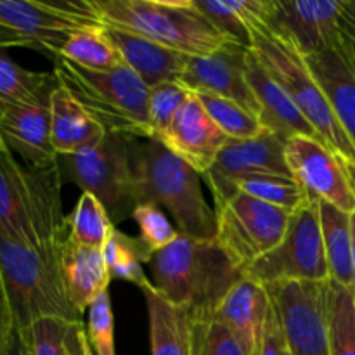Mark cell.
<instances>
[{
	"label": "cell",
	"mask_w": 355,
	"mask_h": 355,
	"mask_svg": "<svg viewBox=\"0 0 355 355\" xmlns=\"http://www.w3.org/2000/svg\"><path fill=\"white\" fill-rule=\"evenodd\" d=\"M218 33L234 44L252 45L255 28L267 24L274 0H193Z\"/></svg>",
	"instance_id": "cell-26"
},
{
	"label": "cell",
	"mask_w": 355,
	"mask_h": 355,
	"mask_svg": "<svg viewBox=\"0 0 355 355\" xmlns=\"http://www.w3.org/2000/svg\"><path fill=\"white\" fill-rule=\"evenodd\" d=\"M245 276L263 286L329 281L318 200H307L291 214L279 245L255 260L245 270Z\"/></svg>",
	"instance_id": "cell-9"
},
{
	"label": "cell",
	"mask_w": 355,
	"mask_h": 355,
	"mask_svg": "<svg viewBox=\"0 0 355 355\" xmlns=\"http://www.w3.org/2000/svg\"><path fill=\"white\" fill-rule=\"evenodd\" d=\"M193 335L194 355H257L255 340L214 318L193 321Z\"/></svg>",
	"instance_id": "cell-33"
},
{
	"label": "cell",
	"mask_w": 355,
	"mask_h": 355,
	"mask_svg": "<svg viewBox=\"0 0 355 355\" xmlns=\"http://www.w3.org/2000/svg\"><path fill=\"white\" fill-rule=\"evenodd\" d=\"M87 338L96 355H116L114 350V314L110 291H103L89 307Z\"/></svg>",
	"instance_id": "cell-39"
},
{
	"label": "cell",
	"mask_w": 355,
	"mask_h": 355,
	"mask_svg": "<svg viewBox=\"0 0 355 355\" xmlns=\"http://www.w3.org/2000/svg\"><path fill=\"white\" fill-rule=\"evenodd\" d=\"M340 17L342 2L338 0H274L267 26L293 42L295 47L309 58L328 49L342 47Z\"/></svg>",
	"instance_id": "cell-15"
},
{
	"label": "cell",
	"mask_w": 355,
	"mask_h": 355,
	"mask_svg": "<svg viewBox=\"0 0 355 355\" xmlns=\"http://www.w3.org/2000/svg\"><path fill=\"white\" fill-rule=\"evenodd\" d=\"M0 146H3V142H2V139H0Z\"/></svg>",
	"instance_id": "cell-46"
},
{
	"label": "cell",
	"mask_w": 355,
	"mask_h": 355,
	"mask_svg": "<svg viewBox=\"0 0 355 355\" xmlns=\"http://www.w3.org/2000/svg\"><path fill=\"white\" fill-rule=\"evenodd\" d=\"M103 255L111 279L127 281L141 290L151 284V279L146 276L142 266L151 262L153 253L139 238L128 236L127 232L114 227L104 245Z\"/></svg>",
	"instance_id": "cell-30"
},
{
	"label": "cell",
	"mask_w": 355,
	"mask_h": 355,
	"mask_svg": "<svg viewBox=\"0 0 355 355\" xmlns=\"http://www.w3.org/2000/svg\"><path fill=\"white\" fill-rule=\"evenodd\" d=\"M132 137L107 132L103 141L87 151L58 156L62 184L69 182L103 203L114 225L132 218L137 207L134 196Z\"/></svg>",
	"instance_id": "cell-8"
},
{
	"label": "cell",
	"mask_w": 355,
	"mask_h": 355,
	"mask_svg": "<svg viewBox=\"0 0 355 355\" xmlns=\"http://www.w3.org/2000/svg\"><path fill=\"white\" fill-rule=\"evenodd\" d=\"M354 59H355V58H354Z\"/></svg>",
	"instance_id": "cell-48"
},
{
	"label": "cell",
	"mask_w": 355,
	"mask_h": 355,
	"mask_svg": "<svg viewBox=\"0 0 355 355\" xmlns=\"http://www.w3.org/2000/svg\"><path fill=\"white\" fill-rule=\"evenodd\" d=\"M14 326H16V322H14L12 309H10L6 286H3L2 276H0V355L6 354L7 343H9L10 335H12Z\"/></svg>",
	"instance_id": "cell-41"
},
{
	"label": "cell",
	"mask_w": 355,
	"mask_h": 355,
	"mask_svg": "<svg viewBox=\"0 0 355 355\" xmlns=\"http://www.w3.org/2000/svg\"><path fill=\"white\" fill-rule=\"evenodd\" d=\"M189 94V90L184 85H180L179 82L159 83V85L149 89L148 116L153 139L158 141L168 130L173 118L179 113L182 104L186 103Z\"/></svg>",
	"instance_id": "cell-37"
},
{
	"label": "cell",
	"mask_w": 355,
	"mask_h": 355,
	"mask_svg": "<svg viewBox=\"0 0 355 355\" xmlns=\"http://www.w3.org/2000/svg\"><path fill=\"white\" fill-rule=\"evenodd\" d=\"M132 218L139 225V239L146 245V248L155 255L162 250L168 248L180 236V232L173 227L172 222L159 207L151 203H141L132 211Z\"/></svg>",
	"instance_id": "cell-38"
},
{
	"label": "cell",
	"mask_w": 355,
	"mask_h": 355,
	"mask_svg": "<svg viewBox=\"0 0 355 355\" xmlns=\"http://www.w3.org/2000/svg\"><path fill=\"white\" fill-rule=\"evenodd\" d=\"M61 272L68 300L80 315L111 283L103 250L76 245L69 238L61 248Z\"/></svg>",
	"instance_id": "cell-23"
},
{
	"label": "cell",
	"mask_w": 355,
	"mask_h": 355,
	"mask_svg": "<svg viewBox=\"0 0 355 355\" xmlns=\"http://www.w3.org/2000/svg\"><path fill=\"white\" fill-rule=\"evenodd\" d=\"M85 355H96V352L92 350V347H90L89 340H87V345H85Z\"/></svg>",
	"instance_id": "cell-45"
},
{
	"label": "cell",
	"mask_w": 355,
	"mask_h": 355,
	"mask_svg": "<svg viewBox=\"0 0 355 355\" xmlns=\"http://www.w3.org/2000/svg\"><path fill=\"white\" fill-rule=\"evenodd\" d=\"M286 141L267 128L252 139L229 141L211 168L203 175L214 196L215 210L238 193V184L246 177H291L284 159Z\"/></svg>",
	"instance_id": "cell-14"
},
{
	"label": "cell",
	"mask_w": 355,
	"mask_h": 355,
	"mask_svg": "<svg viewBox=\"0 0 355 355\" xmlns=\"http://www.w3.org/2000/svg\"><path fill=\"white\" fill-rule=\"evenodd\" d=\"M238 191L283 210L297 211L309 200L297 180L288 175H253L238 184Z\"/></svg>",
	"instance_id": "cell-36"
},
{
	"label": "cell",
	"mask_w": 355,
	"mask_h": 355,
	"mask_svg": "<svg viewBox=\"0 0 355 355\" xmlns=\"http://www.w3.org/2000/svg\"><path fill=\"white\" fill-rule=\"evenodd\" d=\"M250 49L266 71L295 101L311 127L336 155L355 166V146L340 125L328 97L312 75L305 55L293 42L270 30L267 24L255 28Z\"/></svg>",
	"instance_id": "cell-7"
},
{
	"label": "cell",
	"mask_w": 355,
	"mask_h": 355,
	"mask_svg": "<svg viewBox=\"0 0 355 355\" xmlns=\"http://www.w3.org/2000/svg\"><path fill=\"white\" fill-rule=\"evenodd\" d=\"M104 31L123 58L125 64L146 83L148 89L166 82H179L189 55L159 45L144 37L103 24Z\"/></svg>",
	"instance_id": "cell-20"
},
{
	"label": "cell",
	"mask_w": 355,
	"mask_h": 355,
	"mask_svg": "<svg viewBox=\"0 0 355 355\" xmlns=\"http://www.w3.org/2000/svg\"><path fill=\"white\" fill-rule=\"evenodd\" d=\"M54 85H58L54 71H30L0 49V113L3 107L35 99Z\"/></svg>",
	"instance_id": "cell-32"
},
{
	"label": "cell",
	"mask_w": 355,
	"mask_h": 355,
	"mask_svg": "<svg viewBox=\"0 0 355 355\" xmlns=\"http://www.w3.org/2000/svg\"><path fill=\"white\" fill-rule=\"evenodd\" d=\"M61 187L58 163L49 168L23 166L0 146V234L28 246L64 243L68 222Z\"/></svg>",
	"instance_id": "cell-3"
},
{
	"label": "cell",
	"mask_w": 355,
	"mask_h": 355,
	"mask_svg": "<svg viewBox=\"0 0 355 355\" xmlns=\"http://www.w3.org/2000/svg\"><path fill=\"white\" fill-rule=\"evenodd\" d=\"M59 58L92 71H110L127 66L104 31V26L82 28L75 31L62 45Z\"/></svg>",
	"instance_id": "cell-29"
},
{
	"label": "cell",
	"mask_w": 355,
	"mask_h": 355,
	"mask_svg": "<svg viewBox=\"0 0 355 355\" xmlns=\"http://www.w3.org/2000/svg\"><path fill=\"white\" fill-rule=\"evenodd\" d=\"M229 141L231 139L215 125L194 94H189L168 130L158 139V142L193 166L201 177L211 168Z\"/></svg>",
	"instance_id": "cell-18"
},
{
	"label": "cell",
	"mask_w": 355,
	"mask_h": 355,
	"mask_svg": "<svg viewBox=\"0 0 355 355\" xmlns=\"http://www.w3.org/2000/svg\"><path fill=\"white\" fill-rule=\"evenodd\" d=\"M107 132L62 85L51 96V141L58 156H71L94 148Z\"/></svg>",
	"instance_id": "cell-22"
},
{
	"label": "cell",
	"mask_w": 355,
	"mask_h": 355,
	"mask_svg": "<svg viewBox=\"0 0 355 355\" xmlns=\"http://www.w3.org/2000/svg\"><path fill=\"white\" fill-rule=\"evenodd\" d=\"M250 47L227 42L224 47L200 58H189L179 83L189 92H208L239 104L260 116V106L246 78Z\"/></svg>",
	"instance_id": "cell-16"
},
{
	"label": "cell",
	"mask_w": 355,
	"mask_h": 355,
	"mask_svg": "<svg viewBox=\"0 0 355 355\" xmlns=\"http://www.w3.org/2000/svg\"><path fill=\"white\" fill-rule=\"evenodd\" d=\"M151 283L166 300L184 307L193 321L210 319L241 277L234 260L217 239H194L180 234L149 262Z\"/></svg>",
	"instance_id": "cell-1"
},
{
	"label": "cell",
	"mask_w": 355,
	"mask_h": 355,
	"mask_svg": "<svg viewBox=\"0 0 355 355\" xmlns=\"http://www.w3.org/2000/svg\"><path fill=\"white\" fill-rule=\"evenodd\" d=\"M9 47H26L31 49L30 42L24 37H21L19 33H16L10 28L0 24V49H9Z\"/></svg>",
	"instance_id": "cell-43"
},
{
	"label": "cell",
	"mask_w": 355,
	"mask_h": 355,
	"mask_svg": "<svg viewBox=\"0 0 355 355\" xmlns=\"http://www.w3.org/2000/svg\"><path fill=\"white\" fill-rule=\"evenodd\" d=\"M217 241L245 272L255 260L276 248L286 232L291 214L238 193L215 210Z\"/></svg>",
	"instance_id": "cell-10"
},
{
	"label": "cell",
	"mask_w": 355,
	"mask_h": 355,
	"mask_svg": "<svg viewBox=\"0 0 355 355\" xmlns=\"http://www.w3.org/2000/svg\"><path fill=\"white\" fill-rule=\"evenodd\" d=\"M284 159L291 177L309 200L326 201L345 214L355 211V182L352 170L319 137L297 135L286 141Z\"/></svg>",
	"instance_id": "cell-12"
},
{
	"label": "cell",
	"mask_w": 355,
	"mask_h": 355,
	"mask_svg": "<svg viewBox=\"0 0 355 355\" xmlns=\"http://www.w3.org/2000/svg\"><path fill=\"white\" fill-rule=\"evenodd\" d=\"M293 355H333L329 281L267 286Z\"/></svg>",
	"instance_id": "cell-13"
},
{
	"label": "cell",
	"mask_w": 355,
	"mask_h": 355,
	"mask_svg": "<svg viewBox=\"0 0 355 355\" xmlns=\"http://www.w3.org/2000/svg\"><path fill=\"white\" fill-rule=\"evenodd\" d=\"M257 355H293L291 354L290 343H288L286 333H284L283 322H281V318L277 314V309L274 305V302L270 304L266 324H263L262 333H260L259 345H257Z\"/></svg>",
	"instance_id": "cell-40"
},
{
	"label": "cell",
	"mask_w": 355,
	"mask_h": 355,
	"mask_svg": "<svg viewBox=\"0 0 355 355\" xmlns=\"http://www.w3.org/2000/svg\"><path fill=\"white\" fill-rule=\"evenodd\" d=\"M3 355H33L30 349V342L26 338V333L21 328H17V326H14L12 335H10Z\"/></svg>",
	"instance_id": "cell-42"
},
{
	"label": "cell",
	"mask_w": 355,
	"mask_h": 355,
	"mask_svg": "<svg viewBox=\"0 0 355 355\" xmlns=\"http://www.w3.org/2000/svg\"><path fill=\"white\" fill-rule=\"evenodd\" d=\"M0 24L30 42L31 49L55 59L82 28L103 26L90 0H0Z\"/></svg>",
	"instance_id": "cell-11"
},
{
	"label": "cell",
	"mask_w": 355,
	"mask_h": 355,
	"mask_svg": "<svg viewBox=\"0 0 355 355\" xmlns=\"http://www.w3.org/2000/svg\"><path fill=\"white\" fill-rule=\"evenodd\" d=\"M329 329L333 355H355V288L329 281Z\"/></svg>",
	"instance_id": "cell-35"
},
{
	"label": "cell",
	"mask_w": 355,
	"mask_h": 355,
	"mask_svg": "<svg viewBox=\"0 0 355 355\" xmlns=\"http://www.w3.org/2000/svg\"><path fill=\"white\" fill-rule=\"evenodd\" d=\"M350 224H352V260H354V272H355V211L350 215Z\"/></svg>",
	"instance_id": "cell-44"
},
{
	"label": "cell",
	"mask_w": 355,
	"mask_h": 355,
	"mask_svg": "<svg viewBox=\"0 0 355 355\" xmlns=\"http://www.w3.org/2000/svg\"><path fill=\"white\" fill-rule=\"evenodd\" d=\"M135 203L165 208L177 231L194 239L217 238V215L207 203L201 175L156 139L132 141Z\"/></svg>",
	"instance_id": "cell-2"
},
{
	"label": "cell",
	"mask_w": 355,
	"mask_h": 355,
	"mask_svg": "<svg viewBox=\"0 0 355 355\" xmlns=\"http://www.w3.org/2000/svg\"><path fill=\"white\" fill-rule=\"evenodd\" d=\"M141 291L148 307L151 355H194L193 318L189 312L166 300L153 283Z\"/></svg>",
	"instance_id": "cell-24"
},
{
	"label": "cell",
	"mask_w": 355,
	"mask_h": 355,
	"mask_svg": "<svg viewBox=\"0 0 355 355\" xmlns=\"http://www.w3.org/2000/svg\"><path fill=\"white\" fill-rule=\"evenodd\" d=\"M246 78L260 106L259 120L263 128L284 139L297 135L319 137L286 90L260 64L252 49L246 58Z\"/></svg>",
	"instance_id": "cell-19"
},
{
	"label": "cell",
	"mask_w": 355,
	"mask_h": 355,
	"mask_svg": "<svg viewBox=\"0 0 355 355\" xmlns=\"http://www.w3.org/2000/svg\"><path fill=\"white\" fill-rule=\"evenodd\" d=\"M54 75L59 85L106 132L132 139H153L148 116L149 89L128 66L92 71L58 58Z\"/></svg>",
	"instance_id": "cell-6"
},
{
	"label": "cell",
	"mask_w": 355,
	"mask_h": 355,
	"mask_svg": "<svg viewBox=\"0 0 355 355\" xmlns=\"http://www.w3.org/2000/svg\"><path fill=\"white\" fill-rule=\"evenodd\" d=\"M305 59L340 125L355 146V59L352 52L343 40L342 47L328 49Z\"/></svg>",
	"instance_id": "cell-21"
},
{
	"label": "cell",
	"mask_w": 355,
	"mask_h": 355,
	"mask_svg": "<svg viewBox=\"0 0 355 355\" xmlns=\"http://www.w3.org/2000/svg\"><path fill=\"white\" fill-rule=\"evenodd\" d=\"M23 331L33 355H85L89 338L83 321L42 318Z\"/></svg>",
	"instance_id": "cell-28"
},
{
	"label": "cell",
	"mask_w": 355,
	"mask_h": 355,
	"mask_svg": "<svg viewBox=\"0 0 355 355\" xmlns=\"http://www.w3.org/2000/svg\"><path fill=\"white\" fill-rule=\"evenodd\" d=\"M55 87L28 103L3 107L0 113L3 146L30 168H49L58 163L51 141V96Z\"/></svg>",
	"instance_id": "cell-17"
},
{
	"label": "cell",
	"mask_w": 355,
	"mask_h": 355,
	"mask_svg": "<svg viewBox=\"0 0 355 355\" xmlns=\"http://www.w3.org/2000/svg\"><path fill=\"white\" fill-rule=\"evenodd\" d=\"M103 24L200 58L224 47L227 38L196 9L193 0H90Z\"/></svg>",
	"instance_id": "cell-5"
},
{
	"label": "cell",
	"mask_w": 355,
	"mask_h": 355,
	"mask_svg": "<svg viewBox=\"0 0 355 355\" xmlns=\"http://www.w3.org/2000/svg\"><path fill=\"white\" fill-rule=\"evenodd\" d=\"M194 96L200 99V103L203 104V107L210 114L211 120L215 121V125L231 141L252 139L263 130L259 118L243 106H239V104L208 92H194Z\"/></svg>",
	"instance_id": "cell-34"
},
{
	"label": "cell",
	"mask_w": 355,
	"mask_h": 355,
	"mask_svg": "<svg viewBox=\"0 0 355 355\" xmlns=\"http://www.w3.org/2000/svg\"><path fill=\"white\" fill-rule=\"evenodd\" d=\"M319 214L329 281L347 288H355L350 214H345L326 201H319Z\"/></svg>",
	"instance_id": "cell-27"
},
{
	"label": "cell",
	"mask_w": 355,
	"mask_h": 355,
	"mask_svg": "<svg viewBox=\"0 0 355 355\" xmlns=\"http://www.w3.org/2000/svg\"><path fill=\"white\" fill-rule=\"evenodd\" d=\"M68 238L89 248L103 250L116 225L111 222L106 208L90 193L80 194L76 207L66 217Z\"/></svg>",
	"instance_id": "cell-31"
},
{
	"label": "cell",
	"mask_w": 355,
	"mask_h": 355,
	"mask_svg": "<svg viewBox=\"0 0 355 355\" xmlns=\"http://www.w3.org/2000/svg\"><path fill=\"white\" fill-rule=\"evenodd\" d=\"M354 2H355V0H354Z\"/></svg>",
	"instance_id": "cell-47"
},
{
	"label": "cell",
	"mask_w": 355,
	"mask_h": 355,
	"mask_svg": "<svg viewBox=\"0 0 355 355\" xmlns=\"http://www.w3.org/2000/svg\"><path fill=\"white\" fill-rule=\"evenodd\" d=\"M270 304L267 286L245 276L229 290L211 318L259 343Z\"/></svg>",
	"instance_id": "cell-25"
},
{
	"label": "cell",
	"mask_w": 355,
	"mask_h": 355,
	"mask_svg": "<svg viewBox=\"0 0 355 355\" xmlns=\"http://www.w3.org/2000/svg\"><path fill=\"white\" fill-rule=\"evenodd\" d=\"M61 245L28 246L0 234V276L17 328L42 318L82 321L64 290Z\"/></svg>",
	"instance_id": "cell-4"
}]
</instances>
